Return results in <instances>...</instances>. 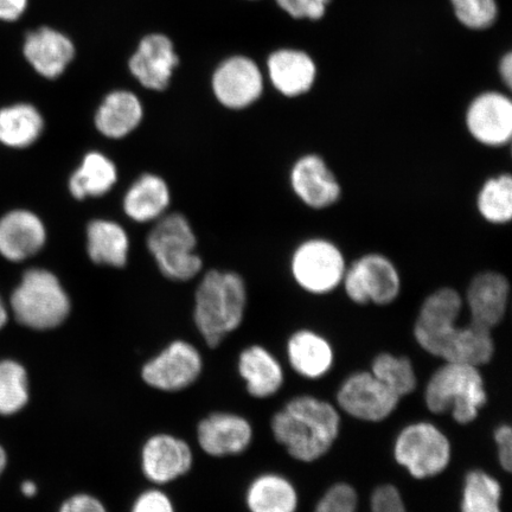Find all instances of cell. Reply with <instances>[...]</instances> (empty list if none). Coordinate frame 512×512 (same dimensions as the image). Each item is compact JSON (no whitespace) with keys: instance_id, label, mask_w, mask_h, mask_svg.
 I'll return each instance as SVG.
<instances>
[{"instance_id":"1","label":"cell","mask_w":512,"mask_h":512,"mask_svg":"<svg viewBox=\"0 0 512 512\" xmlns=\"http://www.w3.org/2000/svg\"><path fill=\"white\" fill-rule=\"evenodd\" d=\"M463 309L464 298L456 288H438L420 307L414 337L428 354L479 368L494 356V339L491 331L475 324L459 326Z\"/></svg>"},{"instance_id":"2","label":"cell","mask_w":512,"mask_h":512,"mask_svg":"<svg viewBox=\"0 0 512 512\" xmlns=\"http://www.w3.org/2000/svg\"><path fill=\"white\" fill-rule=\"evenodd\" d=\"M341 418L329 402L299 396L274 415L272 431L290 456L311 463L329 452L338 437Z\"/></svg>"},{"instance_id":"3","label":"cell","mask_w":512,"mask_h":512,"mask_svg":"<svg viewBox=\"0 0 512 512\" xmlns=\"http://www.w3.org/2000/svg\"><path fill=\"white\" fill-rule=\"evenodd\" d=\"M247 288L239 274L210 271L197 288L195 324L204 341L217 347L245 317Z\"/></svg>"},{"instance_id":"4","label":"cell","mask_w":512,"mask_h":512,"mask_svg":"<svg viewBox=\"0 0 512 512\" xmlns=\"http://www.w3.org/2000/svg\"><path fill=\"white\" fill-rule=\"evenodd\" d=\"M486 396L484 380L478 367L470 364L446 362L428 382L425 401L434 414L451 412L460 425L475 421Z\"/></svg>"},{"instance_id":"5","label":"cell","mask_w":512,"mask_h":512,"mask_svg":"<svg viewBox=\"0 0 512 512\" xmlns=\"http://www.w3.org/2000/svg\"><path fill=\"white\" fill-rule=\"evenodd\" d=\"M18 323L35 330L60 326L70 313V300L60 280L46 270H30L11 298Z\"/></svg>"},{"instance_id":"6","label":"cell","mask_w":512,"mask_h":512,"mask_svg":"<svg viewBox=\"0 0 512 512\" xmlns=\"http://www.w3.org/2000/svg\"><path fill=\"white\" fill-rule=\"evenodd\" d=\"M349 262L336 242L312 236L294 248L290 271L294 283L313 296H325L341 287Z\"/></svg>"},{"instance_id":"7","label":"cell","mask_w":512,"mask_h":512,"mask_svg":"<svg viewBox=\"0 0 512 512\" xmlns=\"http://www.w3.org/2000/svg\"><path fill=\"white\" fill-rule=\"evenodd\" d=\"M147 247L166 278L187 281L201 271L202 260L195 252L196 236L181 214L160 220L147 239Z\"/></svg>"},{"instance_id":"8","label":"cell","mask_w":512,"mask_h":512,"mask_svg":"<svg viewBox=\"0 0 512 512\" xmlns=\"http://www.w3.org/2000/svg\"><path fill=\"white\" fill-rule=\"evenodd\" d=\"M341 287L354 304L387 306L400 297L402 278L389 256L369 252L348 264Z\"/></svg>"},{"instance_id":"9","label":"cell","mask_w":512,"mask_h":512,"mask_svg":"<svg viewBox=\"0 0 512 512\" xmlns=\"http://www.w3.org/2000/svg\"><path fill=\"white\" fill-rule=\"evenodd\" d=\"M396 462L416 479L440 475L451 460V444L430 422H416L402 430L394 446Z\"/></svg>"},{"instance_id":"10","label":"cell","mask_w":512,"mask_h":512,"mask_svg":"<svg viewBox=\"0 0 512 512\" xmlns=\"http://www.w3.org/2000/svg\"><path fill=\"white\" fill-rule=\"evenodd\" d=\"M465 127L476 143L502 149L512 138V101L498 91L483 92L472 99L465 111Z\"/></svg>"},{"instance_id":"11","label":"cell","mask_w":512,"mask_h":512,"mask_svg":"<svg viewBox=\"0 0 512 512\" xmlns=\"http://www.w3.org/2000/svg\"><path fill=\"white\" fill-rule=\"evenodd\" d=\"M288 179L294 196L307 208L326 210L341 201L342 184L318 153H305L294 160Z\"/></svg>"},{"instance_id":"12","label":"cell","mask_w":512,"mask_h":512,"mask_svg":"<svg viewBox=\"0 0 512 512\" xmlns=\"http://www.w3.org/2000/svg\"><path fill=\"white\" fill-rule=\"evenodd\" d=\"M200 352L188 342L176 341L143 368V380L163 392H179L191 386L202 371Z\"/></svg>"},{"instance_id":"13","label":"cell","mask_w":512,"mask_h":512,"mask_svg":"<svg viewBox=\"0 0 512 512\" xmlns=\"http://www.w3.org/2000/svg\"><path fill=\"white\" fill-rule=\"evenodd\" d=\"M339 407L358 420L380 422L398 407L400 398L371 373H356L337 394Z\"/></svg>"},{"instance_id":"14","label":"cell","mask_w":512,"mask_h":512,"mask_svg":"<svg viewBox=\"0 0 512 512\" xmlns=\"http://www.w3.org/2000/svg\"><path fill=\"white\" fill-rule=\"evenodd\" d=\"M214 94L224 107L243 110L261 98L264 75L258 64L245 56H234L220 64L213 75Z\"/></svg>"},{"instance_id":"15","label":"cell","mask_w":512,"mask_h":512,"mask_svg":"<svg viewBox=\"0 0 512 512\" xmlns=\"http://www.w3.org/2000/svg\"><path fill=\"white\" fill-rule=\"evenodd\" d=\"M464 305L470 313V322L489 331L502 323L510 299V283L497 271L479 272L467 286Z\"/></svg>"},{"instance_id":"16","label":"cell","mask_w":512,"mask_h":512,"mask_svg":"<svg viewBox=\"0 0 512 512\" xmlns=\"http://www.w3.org/2000/svg\"><path fill=\"white\" fill-rule=\"evenodd\" d=\"M192 459L184 440L170 434L153 435L143 447V472L152 483L168 484L189 472Z\"/></svg>"},{"instance_id":"17","label":"cell","mask_w":512,"mask_h":512,"mask_svg":"<svg viewBox=\"0 0 512 512\" xmlns=\"http://www.w3.org/2000/svg\"><path fill=\"white\" fill-rule=\"evenodd\" d=\"M179 63L174 44L169 37L152 34L143 38L131 57L130 70L134 78L151 91H164Z\"/></svg>"},{"instance_id":"18","label":"cell","mask_w":512,"mask_h":512,"mask_svg":"<svg viewBox=\"0 0 512 512\" xmlns=\"http://www.w3.org/2000/svg\"><path fill=\"white\" fill-rule=\"evenodd\" d=\"M198 444L213 457L236 456L252 443L251 424L242 416L214 413L201 421L197 428Z\"/></svg>"},{"instance_id":"19","label":"cell","mask_w":512,"mask_h":512,"mask_svg":"<svg viewBox=\"0 0 512 512\" xmlns=\"http://www.w3.org/2000/svg\"><path fill=\"white\" fill-rule=\"evenodd\" d=\"M23 53L38 74L47 79H56L74 60L75 47L62 32L46 27L28 34Z\"/></svg>"},{"instance_id":"20","label":"cell","mask_w":512,"mask_h":512,"mask_svg":"<svg viewBox=\"0 0 512 512\" xmlns=\"http://www.w3.org/2000/svg\"><path fill=\"white\" fill-rule=\"evenodd\" d=\"M272 85L286 98H298L309 93L317 79L315 61L305 51L280 49L267 62Z\"/></svg>"},{"instance_id":"21","label":"cell","mask_w":512,"mask_h":512,"mask_svg":"<svg viewBox=\"0 0 512 512\" xmlns=\"http://www.w3.org/2000/svg\"><path fill=\"white\" fill-rule=\"evenodd\" d=\"M46 239L40 217L28 210H14L0 219V254L10 261H23L35 255Z\"/></svg>"},{"instance_id":"22","label":"cell","mask_w":512,"mask_h":512,"mask_svg":"<svg viewBox=\"0 0 512 512\" xmlns=\"http://www.w3.org/2000/svg\"><path fill=\"white\" fill-rule=\"evenodd\" d=\"M291 366L306 379L316 380L329 373L334 364L331 344L315 331L300 330L287 344Z\"/></svg>"},{"instance_id":"23","label":"cell","mask_w":512,"mask_h":512,"mask_svg":"<svg viewBox=\"0 0 512 512\" xmlns=\"http://www.w3.org/2000/svg\"><path fill=\"white\" fill-rule=\"evenodd\" d=\"M239 371L248 393L254 398H270L284 383V371L277 358L259 345L242 351Z\"/></svg>"},{"instance_id":"24","label":"cell","mask_w":512,"mask_h":512,"mask_svg":"<svg viewBox=\"0 0 512 512\" xmlns=\"http://www.w3.org/2000/svg\"><path fill=\"white\" fill-rule=\"evenodd\" d=\"M144 115L142 102L136 94L117 91L108 94L95 115V125L105 137L120 139L130 134Z\"/></svg>"},{"instance_id":"25","label":"cell","mask_w":512,"mask_h":512,"mask_svg":"<svg viewBox=\"0 0 512 512\" xmlns=\"http://www.w3.org/2000/svg\"><path fill=\"white\" fill-rule=\"evenodd\" d=\"M130 241L123 227L107 220H94L87 227V252L95 264L124 267Z\"/></svg>"},{"instance_id":"26","label":"cell","mask_w":512,"mask_h":512,"mask_svg":"<svg viewBox=\"0 0 512 512\" xmlns=\"http://www.w3.org/2000/svg\"><path fill=\"white\" fill-rule=\"evenodd\" d=\"M170 204V190L164 179L144 175L127 191L124 209L128 217L140 223L158 219Z\"/></svg>"},{"instance_id":"27","label":"cell","mask_w":512,"mask_h":512,"mask_svg":"<svg viewBox=\"0 0 512 512\" xmlns=\"http://www.w3.org/2000/svg\"><path fill=\"white\" fill-rule=\"evenodd\" d=\"M247 507L251 512H297V491L283 476L268 473L249 486Z\"/></svg>"},{"instance_id":"28","label":"cell","mask_w":512,"mask_h":512,"mask_svg":"<svg viewBox=\"0 0 512 512\" xmlns=\"http://www.w3.org/2000/svg\"><path fill=\"white\" fill-rule=\"evenodd\" d=\"M117 168L111 159L99 152H91L69 181V190L76 200L107 194L117 182Z\"/></svg>"},{"instance_id":"29","label":"cell","mask_w":512,"mask_h":512,"mask_svg":"<svg viewBox=\"0 0 512 512\" xmlns=\"http://www.w3.org/2000/svg\"><path fill=\"white\" fill-rule=\"evenodd\" d=\"M44 121L34 106L18 104L0 110V143L23 149L40 138Z\"/></svg>"},{"instance_id":"30","label":"cell","mask_w":512,"mask_h":512,"mask_svg":"<svg viewBox=\"0 0 512 512\" xmlns=\"http://www.w3.org/2000/svg\"><path fill=\"white\" fill-rule=\"evenodd\" d=\"M476 209L492 226H505L512 219V177L508 172L486 178L477 192Z\"/></svg>"},{"instance_id":"31","label":"cell","mask_w":512,"mask_h":512,"mask_svg":"<svg viewBox=\"0 0 512 512\" xmlns=\"http://www.w3.org/2000/svg\"><path fill=\"white\" fill-rule=\"evenodd\" d=\"M501 484L488 473L475 470L467 473L463 491L462 512H502Z\"/></svg>"},{"instance_id":"32","label":"cell","mask_w":512,"mask_h":512,"mask_svg":"<svg viewBox=\"0 0 512 512\" xmlns=\"http://www.w3.org/2000/svg\"><path fill=\"white\" fill-rule=\"evenodd\" d=\"M28 401L27 371L15 361L0 362V414H15L27 406Z\"/></svg>"},{"instance_id":"33","label":"cell","mask_w":512,"mask_h":512,"mask_svg":"<svg viewBox=\"0 0 512 512\" xmlns=\"http://www.w3.org/2000/svg\"><path fill=\"white\" fill-rule=\"evenodd\" d=\"M370 373L400 399L413 393L416 388L415 371L406 357L381 354L375 358Z\"/></svg>"},{"instance_id":"34","label":"cell","mask_w":512,"mask_h":512,"mask_svg":"<svg viewBox=\"0 0 512 512\" xmlns=\"http://www.w3.org/2000/svg\"><path fill=\"white\" fill-rule=\"evenodd\" d=\"M454 15L464 27L486 30L495 24L498 8L496 0H451Z\"/></svg>"},{"instance_id":"35","label":"cell","mask_w":512,"mask_h":512,"mask_svg":"<svg viewBox=\"0 0 512 512\" xmlns=\"http://www.w3.org/2000/svg\"><path fill=\"white\" fill-rule=\"evenodd\" d=\"M357 494L348 484L332 486L320 499L315 512H356Z\"/></svg>"},{"instance_id":"36","label":"cell","mask_w":512,"mask_h":512,"mask_svg":"<svg viewBox=\"0 0 512 512\" xmlns=\"http://www.w3.org/2000/svg\"><path fill=\"white\" fill-rule=\"evenodd\" d=\"M331 0H277L281 10L296 19L318 21L325 16Z\"/></svg>"},{"instance_id":"37","label":"cell","mask_w":512,"mask_h":512,"mask_svg":"<svg viewBox=\"0 0 512 512\" xmlns=\"http://www.w3.org/2000/svg\"><path fill=\"white\" fill-rule=\"evenodd\" d=\"M371 512H407L400 491L395 486H379L371 496Z\"/></svg>"},{"instance_id":"38","label":"cell","mask_w":512,"mask_h":512,"mask_svg":"<svg viewBox=\"0 0 512 512\" xmlns=\"http://www.w3.org/2000/svg\"><path fill=\"white\" fill-rule=\"evenodd\" d=\"M131 512H176L171 499L164 492L149 490L143 492L134 502Z\"/></svg>"},{"instance_id":"39","label":"cell","mask_w":512,"mask_h":512,"mask_svg":"<svg viewBox=\"0 0 512 512\" xmlns=\"http://www.w3.org/2000/svg\"><path fill=\"white\" fill-rule=\"evenodd\" d=\"M60 512H107L105 505L98 498L87 494H79L67 499Z\"/></svg>"},{"instance_id":"40","label":"cell","mask_w":512,"mask_h":512,"mask_svg":"<svg viewBox=\"0 0 512 512\" xmlns=\"http://www.w3.org/2000/svg\"><path fill=\"white\" fill-rule=\"evenodd\" d=\"M499 463L505 471L512 469V431L508 425L499 426L495 432Z\"/></svg>"},{"instance_id":"41","label":"cell","mask_w":512,"mask_h":512,"mask_svg":"<svg viewBox=\"0 0 512 512\" xmlns=\"http://www.w3.org/2000/svg\"><path fill=\"white\" fill-rule=\"evenodd\" d=\"M28 8V0H0V21L16 22Z\"/></svg>"},{"instance_id":"42","label":"cell","mask_w":512,"mask_h":512,"mask_svg":"<svg viewBox=\"0 0 512 512\" xmlns=\"http://www.w3.org/2000/svg\"><path fill=\"white\" fill-rule=\"evenodd\" d=\"M499 76H501L504 86L511 88L512 85V54H505L498 66Z\"/></svg>"},{"instance_id":"43","label":"cell","mask_w":512,"mask_h":512,"mask_svg":"<svg viewBox=\"0 0 512 512\" xmlns=\"http://www.w3.org/2000/svg\"><path fill=\"white\" fill-rule=\"evenodd\" d=\"M22 492L27 497L35 496V494L37 492V486L35 485V483L25 482L22 485Z\"/></svg>"},{"instance_id":"44","label":"cell","mask_w":512,"mask_h":512,"mask_svg":"<svg viewBox=\"0 0 512 512\" xmlns=\"http://www.w3.org/2000/svg\"><path fill=\"white\" fill-rule=\"evenodd\" d=\"M6 320H8V311H6L2 299H0V329L6 324Z\"/></svg>"},{"instance_id":"45","label":"cell","mask_w":512,"mask_h":512,"mask_svg":"<svg viewBox=\"0 0 512 512\" xmlns=\"http://www.w3.org/2000/svg\"><path fill=\"white\" fill-rule=\"evenodd\" d=\"M6 463H8V458H6L4 448L0 446V475H2L3 471L5 470Z\"/></svg>"}]
</instances>
